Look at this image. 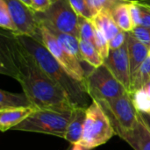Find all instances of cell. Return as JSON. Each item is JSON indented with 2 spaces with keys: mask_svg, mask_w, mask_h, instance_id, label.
Returning <instances> with one entry per match:
<instances>
[{
  "mask_svg": "<svg viewBox=\"0 0 150 150\" xmlns=\"http://www.w3.org/2000/svg\"><path fill=\"white\" fill-rule=\"evenodd\" d=\"M142 91L149 98H150V81L148 83H146V84L144 85V87L142 89Z\"/></svg>",
  "mask_w": 150,
  "mask_h": 150,
  "instance_id": "d6a6232c",
  "label": "cell"
},
{
  "mask_svg": "<svg viewBox=\"0 0 150 150\" xmlns=\"http://www.w3.org/2000/svg\"><path fill=\"white\" fill-rule=\"evenodd\" d=\"M17 36L24 47L32 54L43 72L65 92L70 102L75 106L86 107L88 94L84 83L74 79L40 40L26 35Z\"/></svg>",
  "mask_w": 150,
  "mask_h": 150,
  "instance_id": "7a4b0ae2",
  "label": "cell"
},
{
  "mask_svg": "<svg viewBox=\"0 0 150 150\" xmlns=\"http://www.w3.org/2000/svg\"><path fill=\"white\" fill-rule=\"evenodd\" d=\"M142 118L144 119L145 122L147 123V125L150 128V113H143V112H141Z\"/></svg>",
  "mask_w": 150,
  "mask_h": 150,
  "instance_id": "836d02e7",
  "label": "cell"
},
{
  "mask_svg": "<svg viewBox=\"0 0 150 150\" xmlns=\"http://www.w3.org/2000/svg\"><path fill=\"white\" fill-rule=\"evenodd\" d=\"M0 73L18 81L35 108L70 111L76 107L43 72L18 36L4 30L0 33Z\"/></svg>",
  "mask_w": 150,
  "mask_h": 150,
  "instance_id": "6da1fadb",
  "label": "cell"
},
{
  "mask_svg": "<svg viewBox=\"0 0 150 150\" xmlns=\"http://www.w3.org/2000/svg\"><path fill=\"white\" fill-rule=\"evenodd\" d=\"M86 1L89 9L94 18L101 11H112L119 4L123 3H127V0H86Z\"/></svg>",
  "mask_w": 150,
  "mask_h": 150,
  "instance_id": "7402d4cb",
  "label": "cell"
},
{
  "mask_svg": "<svg viewBox=\"0 0 150 150\" xmlns=\"http://www.w3.org/2000/svg\"><path fill=\"white\" fill-rule=\"evenodd\" d=\"M30 106L33 105L24 92L13 93L4 90L0 91V110Z\"/></svg>",
  "mask_w": 150,
  "mask_h": 150,
  "instance_id": "e0dca14e",
  "label": "cell"
},
{
  "mask_svg": "<svg viewBox=\"0 0 150 150\" xmlns=\"http://www.w3.org/2000/svg\"><path fill=\"white\" fill-rule=\"evenodd\" d=\"M141 3H142V4H148V5H149L150 6V0H139Z\"/></svg>",
  "mask_w": 150,
  "mask_h": 150,
  "instance_id": "d590c367",
  "label": "cell"
},
{
  "mask_svg": "<svg viewBox=\"0 0 150 150\" xmlns=\"http://www.w3.org/2000/svg\"><path fill=\"white\" fill-rule=\"evenodd\" d=\"M47 27L54 34V36L56 37L60 45L63 47V49L67 53H69L70 55L76 58L81 63L83 62V57L81 54V51H80V40L78 37H76L73 34H70V33L59 32L55 29L49 27V26H47Z\"/></svg>",
  "mask_w": 150,
  "mask_h": 150,
  "instance_id": "9a60e30c",
  "label": "cell"
},
{
  "mask_svg": "<svg viewBox=\"0 0 150 150\" xmlns=\"http://www.w3.org/2000/svg\"><path fill=\"white\" fill-rule=\"evenodd\" d=\"M36 108L20 107L0 110V129L2 132L12 130L16 126L24 121Z\"/></svg>",
  "mask_w": 150,
  "mask_h": 150,
  "instance_id": "5bb4252c",
  "label": "cell"
},
{
  "mask_svg": "<svg viewBox=\"0 0 150 150\" xmlns=\"http://www.w3.org/2000/svg\"><path fill=\"white\" fill-rule=\"evenodd\" d=\"M149 55H150V53H149Z\"/></svg>",
  "mask_w": 150,
  "mask_h": 150,
  "instance_id": "f35d334b",
  "label": "cell"
},
{
  "mask_svg": "<svg viewBox=\"0 0 150 150\" xmlns=\"http://www.w3.org/2000/svg\"><path fill=\"white\" fill-rule=\"evenodd\" d=\"M115 133L134 150H150V128L140 112L137 122L132 129H115Z\"/></svg>",
  "mask_w": 150,
  "mask_h": 150,
  "instance_id": "8fae6325",
  "label": "cell"
},
{
  "mask_svg": "<svg viewBox=\"0 0 150 150\" xmlns=\"http://www.w3.org/2000/svg\"><path fill=\"white\" fill-rule=\"evenodd\" d=\"M127 2H137V1H139V0H127Z\"/></svg>",
  "mask_w": 150,
  "mask_h": 150,
  "instance_id": "8d00e7d4",
  "label": "cell"
},
{
  "mask_svg": "<svg viewBox=\"0 0 150 150\" xmlns=\"http://www.w3.org/2000/svg\"><path fill=\"white\" fill-rule=\"evenodd\" d=\"M142 11V25L150 27V6L138 1Z\"/></svg>",
  "mask_w": 150,
  "mask_h": 150,
  "instance_id": "f546056e",
  "label": "cell"
},
{
  "mask_svg": "<svg viewBox=\"0 0 150 150\" xmlns=\"http://www.w3.org/2000/svg\"><path fill=\"white\" fill-rule=\"evenodd\" d=\"M72 110L59 111L36 108L24 121L16 126L12 130L44 134L64 139Z\"/></svg>",
  "mask_w": 150,
  "mask_h": 150,
  "instance_id": "3957f363",
  "label": "cell"
},
{
  "mask_svg": "<svg viewBox=\"0 0 150 150\" xmlns=\"http://www.w3.org/2000/svg\"><path fill=\"white\" fill-rule=\"evenodd\" d=\"M116 135L110 118L95 100L86 108V119L80 144L93 149Z\"/></svg>",
  "mask_w": 150,
  "mask_h": 150,
  "instance_id": "277c9868",
  "label": "cell"
},
{
  "mask_svg": "<svg viewBox=\"0 0 150 150\" xmlns=\"http://www.w3.org/2000/svg\"><path fill=\"white\" fill-rule=\"evenodd\" d=\"M94 25L99 29L108 40H111L114 36H116L121 30L115 23L111 11H104L99 12L93 19Z\"/></svg>",
  "mask_w": 150,
  "mask_h": 150,
  "instance_id": "2e32d148",
  "label": "cell"
},
{
  "mask_svg": "<svg viewBox=\"0 0 150 150\" xmlns=\"http://www.w3.org/2000/svg\"><path fill=\"white\" fill-rule=\"evenodd\" d=\"M18 29L17 35H26L40 40V20L37 11L21 0H4Z\"/></svg>",
  "mask_w": 150,
  "mask_h": 150,
  "instance_id": "9c48e42d",
  "label": "cell"
},
{
  "mask_svg": "<svg viewBox=\"0 0 150 150\" xmlns=\"http://www.w3.org/2000/svg\"><path fill=\"white\" fill-rule=\"evenodd\" d=\"M98 103L110 118L114 130H130L136 124L139 112L134 105L131 93L126 92L118 98Z\"/></svg>",
  "mask_w": 150,
  "mask_h": 150,
  "instance_id": "8992f818",
  "label": "cell"
},
{
  "mask_svg": "<svg viewBox=\"0 0 150 150\" xmlns=\"http://www.w3.org/2000/svg\"><path fill=\"white\" fill-rule=\"evenodd\" d=\"M0 26L4 31L18 34V29L12 20L4 0H0Z\"/></svg>",
  "mask_w": 150,
  "mask_h": 150,
  "instance_id": "603a6c76",
  "label": "cell"
},
{
  "mask_svg": "<svg viewBox=\"0 0 150 150\" xmlns=\"http://www.w3.org/2000/svg\"><path fill=\"white\" fill-rule=\"evenodd\" d=\"M23 3H25V4H27L28 6H30V7H32V1L31 0H21Z\"/></svg>",
  "mask_w": 150,
  "mask_h": 150,
  "instance_id": "e575fe53",
  "label": "cell"
},
{
  "mask_svg": "<svg viewBox=\"0 0 150 150\" xmlns=\"http://www.w3.org/2000/svg\"><path fill=\"white\" fill-rule=\"evenodd\" d=\"M127 42L130 62V71L132 76L145 62V60L149 57L150 47L138 40L130 33H127Z\"/></svg>",
  "mask_w": 150,
  "mask_h": 150,
  "instance_id": "7c38bea8",
  "label": "cell"
},
{
  "mask_svg": "<svg viewBox=\"0 0 150 150\" xmlns=\"http://www.w3.org/2000/svg\"><path fill=\"white\" fill-rule=\"evenodd\" d=\"M40 41L44 44L51 54L57 60V62L64 68V69L74 79L81 83H84L87 73H85L82 63L76 58L70 55L63 49L54 34L42 22L40 23Z\"/></svg>",
  "mask_w": 150,
  "mask_h": 150,
  "instance_id": "ba28073f",
  "label": "cell"
},
{
  "mask_svg": "<svg viewBox=\"0 0 150 150\" xmlns=\"http://www.w3.org/2000/svg\"><path fill=\"white\" fill-rule=\"evenodd\" d=\"M104 64L113 76L131 93V71L127 51V42L119 49L110 50L109 55L104 60Z\"/></svg>",
  "mask_w": 150,
  "mask_h": 150,
  "instance_id": "30bf717a",
  "label": "cell"
},
{
  "mask_svg": "<svg viewBox=\"0 0 150 150\" xmlns=\"http://www.w3.org/2000/svg\"><path fill=\"white\" fill-rule=\"evenodd\" d=\"M130 3L131 2L120 4L111 11L112 16L117 25L120 28V30L125 31L127 33H129L134 29L129 11Z\"/></svg>",
  "mask_w": 150,
  "mask_h": 150,
  "instance_id": "ac0fdd59",
  "label": "cell"
},
{
  "mask_svg": "<svg viewBox=\"0 0 150 150\" xmlns=\"http://www.w3.org/2000/svg\"><path fill=\"white\" fill-rule=\"evenodd\" d=\"M127 32L120 31L116 36H114L111 40H109L110 50H116L120 48L127 41Z\"/></svg>",
  "mask_w": 150,
  "mask_h": 150,
  "instance_id": "f1b7e54d",
  "label": "cell"
},
{
  "mask_svg": "<svg viewBox=\"0 0 150 150\" xmlns=\"http://www.w3.org/2000/svg\"><path fill=\"white\" fill-rule=\"evenodd\" d=\"M71 150H91V149L80 144V143H76V144H74L73 145V148Z\"/></svg>",
  "mask_w": 150,
  "mask_h": 150,
  "instance_id": "1f68e13d",
  "label": "cell"
},
{
  "mask_svg": "<svg viewBox=\"0 0 150 150\" xmlns=\"http://www.w3.org/2000/svg\"><path fill=\"white\" fill-rule=\"evenodd\" d=\"M31 1H32V8L37 12H43L47 11L52 4L49 0H31Z\"/></svg>",
  "mask_w": 150,
  "mask_h": 150,
  "instance_id": "4dcf8cb0",
  "label": "cell"
},
{
  "mask_svg": "<svg viewBox=\"0 0 150 150\" xmlns=\"http://www.w3.org/2000/svg\"><path fill=\"white\" fill-rule=\"evenodd\" d=\"M134 38L150 47V27L144 25H138L129 32Z\"/></svg>",
  "mask_w": 150,
  "mask_h": 150,
  "instance_id": "4316f807",
  "label": "cell"
},
{
  "mask_svg": "<svg viewBox=\"0 0 150 150\" xmlns=\"http://www.w3.org/2000/svg\"><path fill=\"white\" fill-rule=\"evenodd\" d=\"M74 11L77 13V15L83 16L89 19H93V15L91 14L87 1L86 0H68Z\"/></svg>",
  "mask_w": 150,
  "mask_h": 150,
  "instance_id": "484cf974",
  "label": "cell"
},
{
  "mask_svg": "<svg viewBox=\"0 0 150 150\" xmlns=\"http://www.w3.org/2000/svg\"><path fill=\"white\" fill-rule=\"evenodd\" d=\"M80 51L83 62L88 63L92 68H98L104 64V58L93 43L80 40Z\"/></svg>",
  "mask_w": 150,
  "mask_h": 150,
  "instance_id": "d6986e66",
  "label": "cell"
},
{
  "mask_svg": "<svg viewBox=\"0 0 150 150\" xmlns=\"http://www.w3.org/2000/svg\"><path fill=\"white\" fill-rule=\"evenodd\" d=\"M86 108L87 107L76 106L72 110L64 139L73 145L79 143L81 141L86 119Z\"/></svg>",
  "mask_w": 150,
  "mask_h": 150,
  "instance_id": "4fadbf2b",
  "label": "cell"
},
{
  "mask_svg": "<svg viewBox=\"0 0 150 150\" xmlns=\"http://www.w3.org/2000/svg\"><path fill=\"white\" fill-rule=\"evenodd\" d=\"M37 13L40 20L46 25L78 37V15L68 0H54L47 11Z\"/></svg>",
  "mask_w": 150,
  "mask_h": 150,
  "instance_id": "52a82bcc",
  "label": "cell"
},
{
  "mask_svg": "<svg viewBox=\"0 0 150 150\" xmlns=\"http://www.w3.org/2000/svg\"><path fill=\"white\" fill-rule=\"evenodd\" d=\"M49 1H50V2H51V3H53V2H54V0H49Z\"/></svg>",
  "mask_w": 150,
  "mask_h": 150,
  "instance_id": "74e56055",
  "label": "cell"
},
{
  "mask_svg": "<svg viewBox=\"0 0 150 150\" xmlns=\"http://www.w3.org/2000/svg\"><path fill=\"white\" fill-rule=\"evenodd\" d=\"M129 11H130V16H131L134 27L141 25H142V11H141V7H140L138 1L131 2L129 4Z\"/></svg>",
  "mask_w": 150,
  "mask_h": 150,
  "instance_id": "83f0119b",
  "label": "cell"
},
{
  "mask_svg": "<svg viewBox=\"0 0 150 150\" xmlns=\"http://www.w3.org/2000/svg\"><path fill=\"white\" fill-rule=\"evenodd\" d=\"M133 95V100L138 112L143 113H150V98L142 90L135 91Z\"/></svg>",
  "mask_w": 150,
  "mask_h": 150,
  "instance_id": "cb8c5ba5",
  "label": "cell"
},
{
  "mask_svg": "<svg viewBox=\"0 0 150 150\" xmlns=\"http://www.w3.org/2000/svg\"><path fill=\"white\" fill-rule=\"evenodd\" d=\"M84 87L88 96L97 102L115 98L128 92L105 64L98 68H92L87 73Z\"/></svg>",
  "mask_w": 150,
  "mask_h": 150,
  "instance_id": "5b68a950",
  "label": "cell"
},
{
  "mask_svg": "<svg viewBox=\"0 0 150 150\" xmlns=\"http://www.w3.org/2000/svg\"><path fill=\"white\" fill-rule=\"evenodd\" d=\"M69 150H70V149H69Z\"/></svg>",
  "mask_w": 150,
  "mask_h": 150,
  "instance_id": "ab89813d",
  "label": "cell"
},
{
  "mask_svg": "<svg viewBox=\"0 0 150 150\" xmlns=\"http://www.w3.org/2000/svg\"><path fill=\"white\" fill-rule=\"evenodd\" d=\"M95 46L104 58V60L109 55L110 47H109V40L105 36V34L95 26Z\"/></svg>",
  "mask_w": 150,
  "mask_h": 150,
  "instance_id": "d4e9b609",
  "label": "cell"
},
{
  "mask_svg": "<svg viewBox=\"0 0 150 150\" xmlns=\"http://www.w3.org/2000/svg\"><path fill=\"white\" fill-rule=\"evenodd\" d=\"M150 81V55L131 76V94L142 90Z\"/></svg>",
  "mask_w": 150,
  "mask_h": 150,
  "instance_id": "ffe728a7",
  "label": "cell"
},
{
  "mask_svg": "<svg viewBox=\"0 0 150 150\" xmlns=\"http://www.w3.org/2000/svg\"><path fill=\"white\" fill-rule=\"evenodd\" d=\"M77 30L79 40H86L95 45V25L91 19L78 15Z\"/></svg>",
  "mask_w": 150,
  "mask_h": 150,
  "instance_id": "44dd1931",
  "label": "cell"
}]
</instances>
